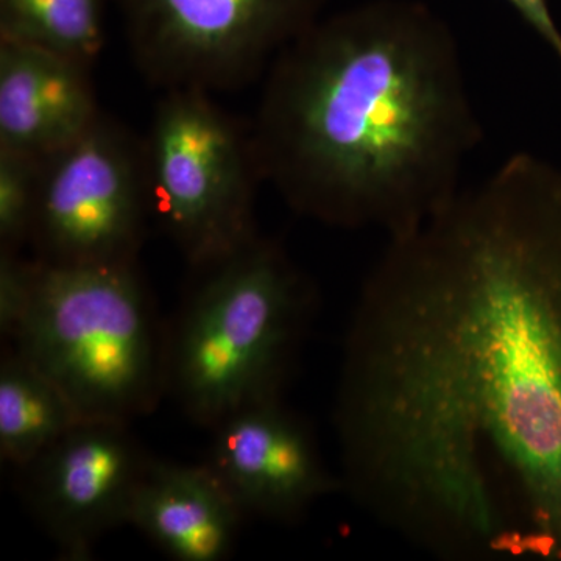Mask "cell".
Returning a JSON list of instances; mask_svg holds the SVG:
<instances>
[{
  "instance_id": "1",
  "label": "cell",
  "mask_w": 561,
  "mask_h": 561,
  "mask_svg": "<svg viewBox=\"0 0 561 561\" xmlns=\"http://www.w3.org/2000/svg\"><path fill=\"white\" fill-rule=\"evenodd\" d=\"M341 485L445 561H561V168L516 153L389 238L334 411Z\"/></svg>"
},
{
  "instance_id": "2",
  "label": "cell",
  "mask_w": 561,
  "mask_h": 561,
  "mask_svg": "<svg viewBox=\"0 0 561 561\" xmlns=\"http://www.w3.org/2000/svg\"><path fill=\"white\" fill-rule=\"evenodd\" d=\"M250 128L262 179L295 213L387 238L451 201L482 142L459 43L420 0L320 18L265 72Z\"/></svg>"
},
{
  "instance_id": "3",
  "label": "cell",
  "mask_w": 561,
  "mask_h": 561,
  "mask_svg": "<svg viewBox=\"0 0 561 561\" xmlns=\"http://www.w3.org/2000/svg\"><path fill=\"white\" fill-rule=\"evenodd\" d=\"M165 341V383L183 411L216 426L280 400L316 308V291L278 242L257 236L216 264Z\"/></svg>"
},
{
  "instance_id": "4",
  "label": "cell",
  "mask_w": 561,
  "mask_h": 561,
  "mask_svg": "<svg viewBox=\"0 0 561 561\" xmlns=\"http://www.w3.org/2000/svg\"><path fill=\"white\" fill-rule=\"evenodd\" d=\"M36 265L13 348L83 419L130 424L153 411L168 391L165 342L136 264Z\"/></svg>"
},
{
  "instance_id": "5",
  "label": "cell",
  "mask_w": 561,
  "mask_h": 561,
  "mask_svg": "<svg viewBox=\"0 0 561 561\" xmlns=\"http://www.w3.org/2000/svg\"><path fill=\"white\" fill-rule=\"evenodd\" d=\"M151 216L194 271L257 238L251 128L201 90L162 91L144 139Z\"/></svg>"
},
{
  "instance_id": "6",
  "label": "cell",
  "mask_w": 561,
  "mask_h": 561,
  "mask_svg": "<svg viewBox=\"0 0 561 561\" xmlns=\"http://www.w3.org/2000/svg\"><path fill=\"white\" fill-rule=\"evenodd\" d=\"M328 0H116L131 60L162 91H230L265 76Z\"/></svg>"
},
{
  "instance_id": "7",
  "label": "cell",
  "mask_w": 561,
  "mask_h": 561,
  "mask_svg": "<svg viewBox=\"0 0 561 561\" xmlns=\"http://www.w3.org/2000/svg\"><path fill=\"white\" fill-rule=\"evenodd\" d=\"M149 216L144 139L102 114L43 162L28 245L46 264H136Z\"/></svg>"
},
{
  "instance_id": "8",
  "label": "cell",
  "mask_w": 561,
  "mask_h": 561,
  "mask_svg": "<svg viewBox=\"0 0 561 561\" xmlns=\"http://www.w3.org/2000/svg\"><path fill=\"white\" fill-rule=\"evenodd\" d=\"M149 460L128 424L84 420L22 468L28 504L66 559L87 560L106 531L127 524Z\"/></svg>"
},
{
  "instance_id": "9",
  "label": "cell",
  "mask_w": 561,
  "mask_h": 561,
  "mask_svg": "<svg viewBox=\"0 0 561 561\" xmlns=\"http://www.w3.org/2000/svg\"><path fill=\"white\" fill-rule=\"evenodd\" d=\"M210 431L206 463L243 515L294 524L321 497L342 490L308 421L283 398L245 405Z\"/></svg>"
},
{
  "instance_id": "10",
  "label": "cell",
  "mask_w": 561,
  "mask_h": 561,
  "mask_svg": "<svg viewBox=\"0 0 561 561\" xmlns=\"http://www.w3.org/2000/svg\"><path fill=\"white\" fill-rule=\"evenodd\" d=\"M90 66L0 39V149L49 160L102 116Z\"/></svg>"
},
{
  "instance_id": "11",
  "label": "cell",
  "mask_w": 561,
  "mask_h": 561,
  "mask_svg": "<svg viewBox=\"0 0 561 561\" xmlns=\"http://www.w3.org/2000/svg\"><path fill=\"white\" fill-rule=\"evenodd\" d=\"M243 516L206 461L149 460L127 524L173 560L221 561L234 548Z\"/></svg>"
},
{
  "instance_id": "12",
  "label": "cell",
  "mask_w": 561,
  "mask_h": 561,
  "mask_svg": "<svg viewBox=\"0 0 561 561\" xmlns=\"http://www.w3.org/2000/svg\"><path fill=\"white\" fill-rule=\"evenodd\" d=\"M57 383L14 348L0 364V456L28 467L84 421Z\"/></svg>"
},
{
  "instance_id": "13",
  "label": "cell",
  "mask_w": 561,
  "mask_h": 561,
  "mask_svg": "<svg viewBox=\"0 0 561 561\" xmlns=\"http://www.w3.org/2000/svg\"><path fill=\"white\" fill-rule=\"evenodd\" d=\"M106 0H0V39L92 66L105 47Z\"/></svg>"
},
{
  "instance_id": "14",
  "label": "cell",
  "mask_w": 561,
  "mask_h": 561,
  "mask_svg": "<svg viewBox=\"0 0 561 561\" xmlns=\"http://www.w3.org/2000/svg\"><path fill=\"white\" fill-rule=\"evenodd\" d=\"M43 162L0 149V251L21 253L31 243Z\"/></svg>"
},
{
  "instance_id": "15",
  "label": "cell",
  "mask_w": 561,
  "mask_h": 561,
  "mask_svg": "<svg viewBox=\"0 0 561 561\" xmlns=\"http://www.w3.org/2000/svg\"><path fill=\"white\" fill-rule=\"evenodd\" d=\"M36 260H24L21 253L0 251V332L11 339L16 334L36 280Z\"/></svg>"
},
{
  "instance_id": "16",
  "label": "cell",
  "mask_w": 561,
  "mask_h": 561,
  "mask_svg": "<svg viewBox=\"0 0 561 561\" xmlns=\"http://www.w3.org/2000/svg\"><path fill=\"white\" fill-rule=\"evenodd\" d=\"M507 2L561 61V31L553 20L548 0H507Z\"/></svg>"
}]
</instances>
